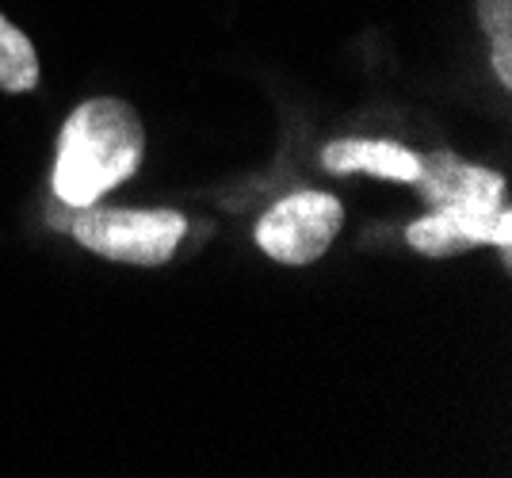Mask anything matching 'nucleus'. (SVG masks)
I'll use <instances>...</instances> for the list:
<instances>
[{"label":"nucleus","mask_w":512,"mask_h":478,"mask_svg":"<svg viewBox=\"0 0 512 478\" xmlns=\"http://www.w3.org/2000/svg\"><path fill=\"white\" fill-rule=\"evenodd\" d=\"M0 88L4 92H35L39 88V54L4 12H0Z\"/></svg>","instance_id":"0eeeda50"},{"label":"nucleus","mask_w":512,"mask_h":478,"mask_svg":"<svg viewBox=\"0 0 512 478\" xmlns=\"http://www.w3.org/2000/svg\"><path fill=\"white\" fill-rule=\"evenodd\" d=\"M146 131L127 100H85L65 119L54 161V196L65 207H88L138 173Z\"/></svg>","instance_id":"f257e3e1"},{"label":"nucleus","mask_w":512,"mask_h":478,"mask_svg":"<svg viewBox=\"0 0 512 478\" xmlns=\"http://www.w3.org/2000/svg\"><path fill=\"white\" fill-rule=\"evenodd\" d=\"M478 23L490 39L497 81L512 85V0H478Z\"/></svg>","instance_id":"6e6552de"},{"label":"nucleus","mask_w":512,"mask_h":478,"mask_svg":"<svg viewBox=\"0 0 512 478\" xmlns=\"http://www.w3.org/2000/svg\"><path fill=\"white\" fill-rule=\"evenodd\" d=\"M497 215L501 211H467V207H440L417 218L406 230V241L421 257H455L478 245L497 241Z\"/></svg>","instance_id":"39448f33"},{"label":"nucleus","mask_w":512,"mask_h":478,"mask_svg":"<svg viewBox=\"0 0 512 478\" xmlns=\"http://www.w3.org/2000/svg\"><path fill=\"white\" fill-rule=\"evenodd\" d=\"M421 169H417V196L425 199L428 211H440V207H467V211H501L509 207L505 196V176L490 173L482 165H470L455 153H425L417 157Z\"/></svg>","instance_id":"20e7f679"},{"label":"nucleus","mask_w":512,"mask_h":478,"mask_svg":"<svg viewBox=\"0 0 512 478\" xmlns=\"http://www.w3.org/2000/svg\"><path fill=\"white\" fill-rule=\"evenodd\" d=\"M344 207L329 192H295L256 222V245L279 264H314L337 241Z\"/></svg>","instance_id":"7ed1b4c3"},{"label":"nucleus","mask_w":512,"mask_h":478,"mask_svg":"<svg viewBox=\"0 0 512 478\" xmlns=\"http://www.w3.org/2000/svg\"><path fill=\"white\" fill-rule=\"evenodd\" d=\"M321 165L337 176L371 173V176H383V180H398V184H413L417 169H421L417 153L398 146V142H356V138L325 146Z\"/></svg>","instance_id":"423d86ee"},{"label":"nucleus","mask_w":512,"mask_h":478,"mask_svg":"<svg viewBox=\"0 0 512 478\" xmlns=\"http://www.w3.org/2000/svg\"><path fill=\"white\" fill-rule=\"evenodd\" d=\"M88 253L119 264H165L188 234V222L176 211H107V207H77L65 226Z\"/></svg>","instance_id":"f03ea898"}]
</instances>
